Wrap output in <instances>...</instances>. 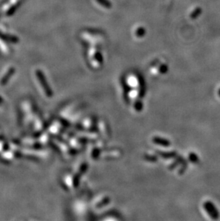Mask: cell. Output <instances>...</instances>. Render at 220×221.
Segmentation results:
<instances>
[{"instance_id": "1", "label": "cell", "mask_w": 220, "mask_h": 221, "mask_svg": "<svg viewBox=\"0 0 220 221\" xmlns=\"http://www.w3.org/2000/svg\"><path fill=\"white\" fill-rule=\"evenodd\" d=\"M203 207L205 210V211L208 213V215H209V217L213 220H217L219 217V213L218 211L217 208H216V206L214 205V203L212 202L207 200L204 203Z\"/></svg>"}, {"instance_id": "4", "label": "cell", "mask_w": 220, "mask_h": 221, "mask_svg": "<svg viewBox=\"0 0 220 221\" xmlns=\"http://www.w3.org/2000/svg\"><path fill=\"white\" fill-rule=\"evenodd\" d=\"M218 95H219V97H220V89H219V91H218Z\"/></svg>"}, {"instance_id": "3", "label": "cell", "mask_w": 220, "mask_h": 221, "mask_svg": "<svg viewBox=\"0 0 220 221\" xmlns=\"http://www.w3.org/2000/svg\"><path fill=\"white\" fill-rule=\"evenodd\" d=\"M97 1L104 7L109 8L111 7V3H109L108 0H97Z\"/></svg>"}, {"instance_id": "2", "label": "cell", "mask_w": 220, "mask_h": 221, "mask_svg": "<svg viewBox=\"0 0 220 221\" xmlns=\"http://www.w3.org/2000/svg\"><path fill=\"white\" fill-rule=\"evenodd\" d=\"M189 160L194 164H198L199 163V159L198 155L194 153H191L189 155Z\"/></svg>"}]
</instances>
